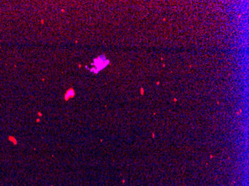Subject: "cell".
<instances>
[{
	"label": "cell",
	"instance_id": "obj_1",
	"mask_svg": "<svg viewBox=\"0 0 249 186\" xmlns=\"http://www.w3.org/2000/svg\"><path fill=\"white\" fill-rule=\"evenodd\" d=\"M103 57H98V58L94 60V65L96 69H98V72L101 69H103L107 65L109 64V60H107L105 58L104 60L102 59Z\"/></svg>",
	"mask_w": 249,
	"mask_h": 186
},
{
	"label": "cell",
	"instance_id": "obj_2",
	"mask_svg": "<svg viewBox=\"0 0 249 186\" xmlns=\"http://www.w3.org/2000/svg\"><path fill=\"white\" fill-rule=\"evenodd\" d=\"M75 91H74V90L72 88H70L69 89V90H67V93H66L65 95H64V99H65V101H68L69 99H70V98H73L74 96H75Z\"/></svg>",
	"mask_w": 249,
	"mask_h": 186
}]
</instances>
